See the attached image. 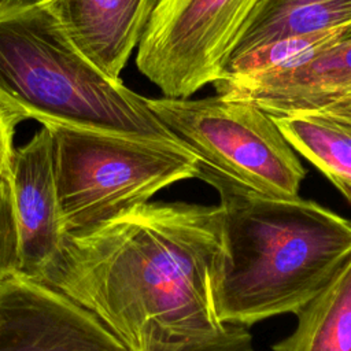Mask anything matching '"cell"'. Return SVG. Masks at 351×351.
Returning <instances> with one entry per match:
<instances>
[{"instance_id":"obj_16","label":"cell","mask_w":351,"mask_h":351,"mask_svg":"<svg viewBox=\"0 0 351 351\" xmlns=\"http://www.w3.org/2000/svg\"><path fill=\"white\" fill-rule=\"evenodd\" d=\"M16 123L0 107V174H8L11 156L14 152L12 137Z\"/></svg>"},{"instance_id":"obj_8","label":"cell","mask_w":351,"mask_h":351,"mask_svg":"<svg viewBox=\"0 0 351 351\" xmlns=\"http://www.w3.org/2000/svg\"><path fill=\"white\" fill-rule=\"evenodd\" d=\"M213 85L217 95L248 101L270 117L351 104V29L293 67Z\"/></svg>"},{"instance_id":"obj_11","label":"cell","mask_w":351,"mask_h":351,"mask_svg":"<svg viewBox=\"0 0 351 351\" xmlns=\"http://www.w3.org/2000/svg\"><path fill=\"white\" fill-rule=\"evenodd\" d=\"M293 151L351 203V106L271 117Z\"/></svg>"},{"instance_id":"obj_9","label":"cell","mask_w":351,"mask_h":351,"mask_svg":"<svg viewBox=\"0 0 351 351\" xmlns=\"http://www.w3.org/2000/svg\"><path fill=\"white\" fill-rule=\"evenodd\" d=\"M8 181L19 233V273L37 278L55 258L66 237L53 162V140L44 126L15 148Z\"/></svg>"},{"instance_id":"obj_2","label":"cell","mask_w":351,"mask_h":351,"mask_svg":"<svg viewBox=\"0 0 351 351\" xmlns=\"http://www.w3.org/2000/svg\"><path fill=\"white\" fill-rule=\"evenodd\" d=\"M218 191L226 256L215 292L223 325L296 314L351 258V221L307 199L256 193L199 160Z\"/></svg>"},{"instance_id":"obj_13","label":"cell","mask_w":351,"mask_h":351,"mask_svg":"<svg viewBox=\"0 0 351 351\" xmlns=\"http://www.w3.org/2000/svg\"><path fill=\"white\" fill-rule=\"evenodd\" d=\"M295 315V330L273 351H351V258Z\"/></svg>"},{"instance_id":"obj_5","label":"cell","mask_w":351,"mask_h":351,"mask_svg":"<svg viewBox=\"0 0 351 351\" xmlns=\"http://www.w3.org/2000/svg\"><path fill=\"white\" fill-rule=\"evenodd\" d=\"M147 100L200 162L256 193L299 196L306 170L273 118L259 107L221 95Z\"/></svg>"},{"instance_id":"obj_3","label":"cell","mask_w":351,"mask_h":351,"mask_svg":"<svg viewBox=\"0 0 351 351\" xmlns=\"http://www.w3.org/2000/svg\"><path fill=\"white\" fill-rule=\"evenodd\" d=\"M0 107L15 123L36 119L182 143L147 97L96 69L38 0H0Z\"/></svg>"},{"instance_id":"obj_17","label":"cell","mask_w":351,"mask_h":351,"mask_svg":"<svg viewBox=\"0 0 351 351\" xmlns=\"http://www.w3.org/2000/svg\"><path fill=\"white\" fill-rule=\"evenodd\" d=\"M347 106H351V104H347ZM339 107H340V106H339Z\"/></svg>"},{"instance_id":"obj_4","label":"cell","mask_w":351,"mask_h":351,"mask_svg":"<svg viewBox=\"0 0 351 351\" xmlns=\"http://www.w3.org/2000/svg\"><path fill=\"white\" fill-rule=\"evenodd\" d=\"M48 126L66 234L95 229L160 189L197 177L199 158L185 144L86 128Z\"/></svg>"},{"instance_id":"obj_7","label":"cell","mask_w":351,"mask_h":351,"mask_svg":"<svg viewBox=\"0 0 351 351\" xmlns=\"http://www.w3.org/2000/svg\"><path fill=\"white\" fill-rule=\"evenodd\" d=\"M0 351H128L90 311L15 273L0 285Z\"/></svg>"},{"instance_id":"obj_14","label":"cell","mask_w":351,"mask_h":351,"mask_svg":"<svg viewBox=\"0 0 351 351\" xmlns=\"http://www.w3.org/2000/svg\"><path fill=\"white\" fill-rule=\"evenodd\" d=\"M21 250L8 174H0V285L19 273Z\"/></svg>"},{"instance_id":"obj_10","label":"cell","mask_w":351,"mask_h":351,"mask_svg":"<svg viewBox=\"0 0 351 351\" xmlns=\"http://www.w3.org/2000/svg\"><path fill=\"white\" fill-rule=\"evenodd\" d=\"M104 75L119 74L138 45L154 0H38Z\"/></svg>"},{"instance_id":"obj_12","label":"cell","mask_w":351,"mask_h":351,"mask_svg":"<svg viewBox=\"0 0 351 351\" xmlns=\"http://www.w3.org/2000/svg\"><path fill=\"white\" fill-rule=\"evenodd\" d=\"M347 27L351 0H261L230 58L277 40Z\"/></svg>"},{"instance_id":"obj_6","label":"cell","mask_w":351,"mask_h":351,"mask_svg":"<svg viewBox=\"0 0 351 351\" xmlns=\"http://www.w3.org/2000/svg\"><path fill=\"white\" fill-rule=\"evenodd\" d=\"M261 0H154L137 45L138 71L165 97L186 99L223 78Z\"/></svg>"},{"instance_id":"obj_15","label":"cell","mask_w":351,"mask_h":351,"mask_svg":"<svg viewBox=\"0 0 351 351\" xmlns=\"http://www.w3.org/2000/svg\"><path fill=\"white\" fill-rule=\"evenodd\" d=\"M176 351H256L251 335L241 326L226 325L219 333Z\"/></svg>"},{"instance_id":"obj_1","label":"cell","mask_w":351,"mask_h":351,"mask_svg":"<svg viewBox=\"0 0 351 351\" xmlns=\"http://www.w3.org/2000/svg\"><path fill=\"white\" fill-rule=\"evenodd\" d=\"M221 206L144 203L66 234L41 280L90 311L128 351H176L219 333Z\"/></svg>"}]
</instances>
